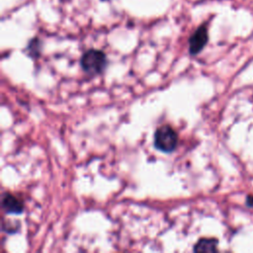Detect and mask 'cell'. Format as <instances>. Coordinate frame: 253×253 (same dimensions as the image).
<instances>
[{"instance_id":"cell-1","label":"cell","mask_w":253,"mask_h":253,"mask_svg":"<svg viewBox=\"0 0 253 253\" xmlns=\"http://www.w3.org/2000/svg\"><path fill=\"white\" fill-rule=\"evenodd\" d=\"M81 68L90 75L101 74L108 65V58L104 51L100 49H88L80 58Z\"/></svg>"},{"instance_id":"cell-2","label":"cell","mask_w":253,"mask_h":253,"mask_svg":"<svg viewBox=\"0 0 253 253\" xmlns=\"http://www.w3.org/2000/svg\"><path fill=\"white\" fill-rule=\"evenodd\" d=\"M178 140L179 137L176 130L168 125L159 126L154 132V146L161 152H173L178 145Z\"/></svg>"},{"instance_id":"cell-3","label":"cell","mask_w":253,"mask_h":253,"mask_svg":"<svg viewBox=\"0 0 253 253\" xmlns=\"http://www.w3.org/2000/svg\"><path fill=\"white\" fill-rule=\"evenodd\" d=\"M209 41L208 28L206 25L200 26L189 39V52L192 55L200 53Z\"/></svg>"},{"instance_id":"cell-4","label":"cell","mask_w":253,"mask_h":253,"mask_svg":"<svg viewBox=\"0 0 253 253\" xmlns=\"http://www.w3.org/2000/svg\"><path fill=\"white\" fill-rule=\"evenodd\" d=\"M2 208L7 213H12V214H20L24 211V203L22 200L17 198L16 196L10 194V193H5L2 197Z\"/></svg>"},{"instance_id":"cell-5","label":"cell","mask_w":253,"mask_h":253,"mask_svg":"<svg viewBox=\"0 0 253 253\" xmlns=\"http://www.w3.org/2000/svg\"><path fill=\"white\" fill-rule=\"evenodd\" d=\"M217 240L214 238H201L194 245L195 252H214L217 250Z\"/></svg>"},{"instance_id":"cell-6","label":"cell","mask_w":253,"mask_h":253,"mask_svg":"<svg viewBox=\"0 0 253 253\" xmlns=\"http://www.w3.org/2000/svg\"><path fill=\"white\" fill-rule=\"evenodd\" d=\"M30 56L32 57H36L39 56L41 54V49H42V43L41 41L39 39H33L27 47Z\"/></svg>"},{"instance_id":"cell-7","label":"cell","mask_w":253,"mask_h":253,"mask_svg":"<svg viewBox=\"0 0 253 253\" xmlns=\"http://www.w3.org/2000/svg\"><path fill=\"white\" fill-rule=\"evenodd\" d=\"M247 202H248V203L250 202V204H249V205H250V206H252V205H253V198H252V197H248Z\"/></svg>"}]
</instances>
